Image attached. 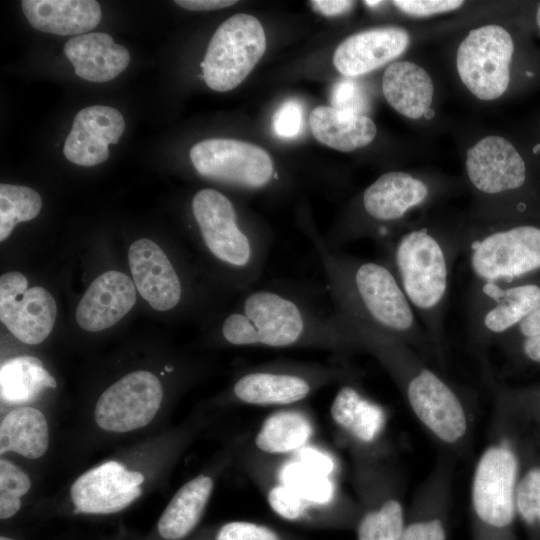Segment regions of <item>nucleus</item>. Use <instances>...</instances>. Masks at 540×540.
Here are the masks:
<instances>
[{
  "instance_id": "nucleus-1",
  "label": "nucleus",
  "mask_w": 540,
  "mask_h": 540,
  "mask_svg": "<svg viewBox=\"0 0 540 540\" xmlns=\"http://www.w3.org/2000/svg\"><path fill=\"white\" fill-rule=\"evenodd\" d=\"M326 275L334 312L403 342L421 356L434 347L393 271L383 261L362 259L330 247L308 233Z\"/></svg>"
},
{
  "instance_id": "nucleus-2",
  "label": "nucleus",
  "mask_w": 540,
  "mask_h": 540,
  "mask_svg": "<svg viewBox=\"0 0 540 540\" xmlns=\"http://www.w3.org/2000/svg\"><path fill=\"white\" fill-rule=\"evenodd\" d=\"M355 352L373 356L393 379L423 427L448 447L468 437L470 420L459 391L411 346L334 312Z\"/></svg>"
},
{
  "instance_id": "nucleus-3",
  "label": "nucleus",
  "mask_w": 540,
  "mask_h": 540,
  "mask_svg": "<svg viewBox=\"0 0 540 540\" xmlns=\"http://www.w3.org/2000/svg\"><path fill=\"white\" fill-rule=\"evenodd\" d=\"M221 339L235 347L308 348L344 356L354 353L334 320L298 293L277 287L249 288L220 325Z\"/></svg>"
},
{
  "instance_id": "nucleus-4",
  "label": "nucleus",
  "mask_w": 540,
  "mask_h": 540,
  "mask_svg": "<svg viewBox=\"0 0 540 540\" xmlns=\"http://www.w3.org/2000/svg\"><path fill=\"white\" fill-rule=\"evenodd\" d=\"M463 232L444 234L427 226L393 234L378 245L406 298L443 360L444 322L451 273L462 255Z\"/></svg>"
},
{
  "instance_id": "nucleus-5",
  "label": "nucleus",
  "mask_w": 540,
  "mask_h": 540,
  "mask_svg": "<svg viewBox=\"0 0 540 540\" xmlns=\"http://www.w3.org/2000/svg\"><path fill=\"white\" fill-rule=\"evenodd\" d=\"M191 207L202 243L229 284L241 293L253 287L267 261L268 235L241 219L235 204L218 190L198 191Z\"/></svg>"
},
{
  "instance_id": "nucleus-6",
  "label": "nucleus",
  "mask_w": 540,
  "mask_h": 540,
  "mask_svg": "<svg viewBox=\"0 0 540 540\" xmlns=\"http://www.w3.org/2000/svg\"><path fill=\"white\" fill-rule=\"evenodd\" d=\"M348 365L280 359L244 368L233 381L228 400L254 407L300 404L321 389L355 380Z\"/></svg>"
},
{
  "instance_id": "nucleus-7",
  "label": "nucleus",
  "mask_w": 540,
  "mask_h": 540,
  "mask_svg": "<svg viewBox=\"0 0 540 540\" xmlns=\"http://www.w3.org/2000/svg\"><path fill=\"white\" fill-rule=\"evenodd\" d=\"M518 479L519 460L508 441L493 442L482 451L471 481L473 540H501L512 526Z\"/></svg>"
},
{
  "instance_id": "nucleus-8",
  "label": "nucleus",
  "mask_w": 540,
  "mask_h": 540,
  "mask_svg": "<svg viewBox=\"0 0 540 540\" xmlns=\"http://www.w3.org/2000/svg\"><path fill=\"white\" fill-rule=\"evenodd\" d=\"M462 243L472 282L510 284L540 269V227H487L463 232Z\"/></svg>"
},
{
  "instance_id": "nucleus-9",
  "label": "nucleus",
  "mask_w": 540,
  "mask_h": 540,
  "mask_svg": "<svg viewBox=\"0 0 540 540\" xmlns=\"http://www.w3.org/2000/svg\"><path fill=\"white\" fill-rule=\"evenodd\" d=\"M266 50V36L260 21L238 13L215 31L201 63L203 79L217 92L237 87L253 70Z\"/></svg>"
},
{
  "instance_id": "nucleus-10",
  "label": "nucleus",
  "mask_w": 540,
  "mask_h": 540,
  "mask_svg": "<svg viewBox=\"0 0 540 540\" xmlns=\"http://www.w3.org/2000/svg\"><path fill=\"white\" fill-rule=\"evenodd\" d=\"M353 457L360 510L357 540H401L407 514L391 470L383 459Z\"/></svg>"
},
{
  "instance_id": "nucleus-11",
  "label": "nucleus",
  "mask_w": 540,
  "mask_h": 540,
  "mask_svg": "<svg viewBox=\"0 0 540 540\" xmlns=\"http://www.w3.org/2000/svg\"><path fill=\"white\" fill-rule=\"evenodd\" d=\"M189 156L202 177L245 191L262 190L280 177L263 148L240 140L206 139L196 143Z\"/></svg>"
},
{
  "instance_id": "nucleus-12",
  "label": "nucleus",
  "mask_w": 540,
  "mask_h": 540,
  "mask_svg": "<svg viewBox=\"0 0 540 540\" xmlns=\"http://www.w3.org/2000/svg\"><path fill=\"white\" fill-rule=\"evenodd\" d=\"M539 306L537 283L472 282L467 297L469 333L479 346L496 343Z\"/></svg>"
},
{
  "instance_id": "nucleus-13",
  "label": "nucleus",
  "mask_w": 540,
  "mask_h": 540,
  "mask_svg": "<svg viewBox=\"0 0 540 540\" xmlns=\"http://www.w3.org/2000/svg\"><path fill=\"white\" fill-rule=\"evenodd\" d=\"M514 43L499 25L471 30L458 47L456 65L467 89L480 100H495L507 90Z\"/></svg>"
},
{
  "instance_id": "nucleus-14",
  "label": "nucleus",
  "mask_w": 540,
  "mask_h": 540,
  "mask_svg": "<svg viewBox=\"0 0 540 540\" xmlns=\"http://www.w3.org/2000/svg\"><path fill=\"white\" fill-rule=\"evenodd\" d=\"M431 195L429 185L407 172L392 171L381 175L361 196L364 221L350 235L349 241L373 237L382 242L392 235L391 225L423 205Z\"/></svg>"
},
{
  "instance_id": "nucleus-15",
  "label": "nucleus",
  "mask_w": 540,
  "mask_h": 540,
  "mask_svg": "<svg viewBox=\"0 0 540 540\" xmlns=\"http://www.w3.org/2000/svg\"><path fill=\"white\" fill-rule=\"evenodd\" d=\"M163 399L160 380L151 372L129 373L107 388L99 397L94 419L109 432L140 429L155 417Z\"/></svg>"
},
{
  "instance_id": "nucleus-16",
  "label": "nucleus",
  "mask_w": 540,
  "mask_h": 540,
  "mask_svg": "<svg viewBox=\"0 0 540 540\" xmlns=\"http://www.w3.org/2000/svg\"><path fill=\"white\" fill-rule=\"evenodd\" d=\"M57 306L43 287H28L27 278L12 271L0 277V319L23 343L43 342L53 329Z\"/></svg>"
},
{
  "instance_id": "nucleus-17",
  "label": "nucleus",
  "mask_w": 540,
  "mask_h": 540,
  "mask_svg": "<svg viewBox=\"0 0 540 540\" xmlns=\"http://www.w3.org/2000/svg\"><path fill=\"white\" fill-rule=\"evenodd\" d=\"M330 415L353 456L384 458L387 412L359 388L356 379L341 384L331 403Z\"/></svg>"
},
{
  "instance_id": "nucleus-18",
  "label": "nucleus",
  "mask_w": 540,
  "mask_h": 540,
  "mask_svg": "<svg viewBox=\"0 0 540 540\" xmlns=\"http://www.w3.org/2000/svg\"><path fill=\"white\" fill-rule=\"evenodd\" d=\"M142 473L128 470L117 461L102 463L79 476L70 488L75 513L112 514L138 497Z\"/></svg>"
},
{
  "instance_id": "nucleus-19",
  "label": "nucleus",
  "mask_w": 540,
  "mask_h": 540,
  "mask_svg": "<svg viewBox=\"0 0 540 540\" xmlns=\"http://www.w3.org/2000/svg\"><path fill=\"white\" fill-rule=\"evenodd\" d=\"M466 173L482 195L500 196L521 188L526 165L516 148L505 138L488 136L467 150Z\"/></svg>"
},
{
  "instance_id": "nucleus-20",
  "label": "nucleus",
  "mask_w": 540,
  "mask_h": 540,
  "mask_svg": "<svg viewBox=\"0 0 540 540\" xmlns=\"http://www.w3.org/2000/svg\"><path fill=\"white\" fill-rule=\"evenodd\" d=\"M137 291L157 311L177 307L183 298L180 276L162 248L148 238L133 242L128 252Z\"/></svg>"
},
{
  "instance_id": "nucleus-21",
  "label": "nucleus",
  "mask_w": 540,
  "mask_h": 540,
  "mask_svg": "<svg viewBox=\"0 0 540 540\" xmlns=\"http://www.w3.org/2000/svg\"><path fill=\"white\" fill-rule=\"evenodd\" d=\"M125 129L122 114L108 106H90L75 116L63 154L80 166H95L109 157L110 144H117Z\"/></svg>"
},
{
  "instance_id": "nucleus-22",
  "label": "nucleus",
  "mask_w": 540,
  "mask_h": 540,
  "mask_svg": "<svg viewBox=\"0 0 540 540\" xmlns=\"http://www.w3.org/2000/svg\"><path fill=\"white\" fill-rule=\"evenodd\" d=\"M410 36L400 27H380L347 37L336 48L333 64L346 77L367 74L399 57Z\"/></svg>"
},
{
  "instance_id": "nucleus-23",
  "label": "nucleus",
  "mask_w": 540,
  "mask_h": 540,
  "mask_svg": "<svg viewBox=\"0 0 540 540\" xmlns=\"http://www.w3.org/2000/svg\"><path fill=\"white\" fill-rule=\"evenodd\" d=\"M136 302V287L126 274L109 270L88 287L76 308L78 325L90 332L107 329L119 322Z\"/></svg>"
},
{
  "instance_id": "nucleus-24",
  "label": "nucleus",
  "mask_w": 540,
  "mask_h": 540,
  "mask_svg": "<svg viewBox=\"0 0 540 540\" xmlns=\"http://www.w3.org/2000/svg\"><path fill=\"white\" fill-rule=\"evenodd\" d=\"M315 434L316 423L307 408L281 407L262 421L249 449L266 457H289L310 445Z\"/></svg>"
},
{
  "instance_id": "nucleus-25",
  "label": "nucleus",
  "mask_w": 540,
  "mask_h": 540,
  "mask_svg": "<svg viewBox=\"0 0 540 540\" xmlns=\"http://www.w3.org/2000/svg\"><path fill=\"white\" fill-rule=\"evenodd\" d=\"M64 53L80 78L102 83L116 78L130 62V53L106 33H86L70 38Z\"/></svg>"
},
{
  "instance_id": "nucleus-26",
  "label": "nucleus",
  "mask_w": 540,
  "mask_h": 540,
  "mask_svg": "<svg viewBox=\"0 0 540 540\" xmlns=\"http://www.w3.org/2000/svg\"><path fill=\"white\" fill-rule=\"evenodd\" d=\"M21 8L32 27L60 36L86 34L101 20L95 0H23Z\"/></svg>"
},
{
  "instance_id": "nucleus-27",
  "label": "nucleus",
  "mask_w": 540,
  "mask_h": 540,
  "mask_svg": "<svg viewBox=\"0 0 540 540\" xmlns=\"http://www.w3.org/2000/svg\"><path fill=\"white\" fill-rule=\"evenodd\" d=\"M449 471L447 463H441L422 486L407 515L401 540H448Z\"/></svg>"
},
{
  "instance_id": "nucleus-28",
  "label": "nucleus",
  "mask_w": 540,
  "mask_h": 540,
  "mask_svg": "<svg viewBox=\"0 0 540 540\" xmlns=\"http://www.w3.org/2000/svg\"><path fill=\"white\" fill-rule=\"evenodd\" d=\"M382 90L397 112L418 119L430 109L434 86L425 69L410 61L391 63L383 74Z\"/></svg>"
},
{
  "instance_id": "nucleus-29",
  "label": "nucleus",
  "mask_w": 540,
  "mask_h": 540,
  "mask_svg": "<svg viewBox=\"0 0 540 540\" xmlns=\"http://www.w3.org/2000/svg\"><path fill=\"white\" fill-rule=\"evenodd\" d=\"M212 475L199 474L173 496L159 518L157 529L165 540H182L201 520L214 489Z\"/></svg>"
},
{
  "instance_id": "nucleus-30",
  "label": "nucleus",
  "mask_w": 540,
  "mask_h": 540,
  "mask_svg": "<svg viewBox=\"0 0 540 540\" xmlns=\"http://www.w3.org/2000/svg\"><path fill=\"white\" fill-rule=\"evenodd\" d=\"M314 137L322 144L342 152L368 145L376 136V126L366 115L317 106L309 116Z\"/></svg>"
},
{
  "instance_id": "nucleus-31",
  "label": "nucleus",
  "mask_w": 540,
  "mask_h": 540,
  "mask_svg": "<svg viewBox=\"0 0 540 540\" xmlns=\"http://www.w3.org/2000/svg\"><path fill=\"white\" fill-rule=\"evenodd\" d=\"M49 429L44 414L32 407H17L0 424V453L15 452L29 459L45 454Z\"/></svg>"
},
{
  "instance_id": "nucleus-32",
  "label": "nucleus",
  "mask_w": 540,
  "mask_h": 540,
  "mask_svg": "<svg viewBox=\"0 0 540 540\" xmlns=\"http://www.w3.org/2000/svg\"><path fill=\"white\" fill-rule=\"evenodd\" d=\"M54 377L36 357L23 355L5 361L0 368V396L6 405L35 401L45 388H56Z\"/></svg>"
},
{
  "instance_id": "nucleus-33",
  "label": "nucleus",
  "mask_w": 540,
  "mask_h": 540,
  "mask_svg": "<svg viewBox=\"0 0 540 540\" xmlns=\"http://www.w3.org/2000/svg\"><path fill=\"white\" fill-rule=\"evenodd\" d=\"M42 207L40 195L32 188L1 183L0 241H4L19 222L35 218Z\"/></svg>"
},
{
  "instance_id": "nucleus-34",
  "label": "nucleus",
  "mask_w": 540,
  "mask_h": 540,
  "mask_svg": "<svg viewBox=\"0 0 540 540\" xmlns=\"http://www.w3.org/2000/svg\"><path fill=\"white\" fill-rule=\"evenodd\" d=\"M31 488L29 476L6 459L0 460V518H11L21 508V497Z\"/></svg>"
},
{
  "instance_id": "nucleus-35",
  "label": "nucleus",
  "mask_w": 540,
  "mask_h": 540,
  "mask_svg": "<svg viewBox=\"0 0 540 540\" xmlns=\"http://www.w3.org/2000/svg\"><path fill=\"white\" fill-rule=\"evenodd\" d=\"M517 515L528 526L540 527V466L528 469L515 490Z\"/></svg>"
},
{
  "instance_id": "nucleus-36",
  "label": "nucleus",
  "mask_w": 540,
  "mask_h": 540,
  "mask_svg": "<svg viewBox=\"0 0 540 540\" xmlns=\"http://www.w3.org/2000/svg\"><path fill=\"white\" fill-rule=\"evenodd\" d=\"M331 104V107L338 111L365 115L368 98L359 83L351 79H342L332 87Z\"/></svg>"
},
{
  "instance_id": "nucleus-37",
  "label": "nucleus",
  "mask_w": 540,
  "mask_h": 540,
  "mask_svg": "<svg viewBox=\"0 0 540 540\" xmlns=\"http://www.w3.org/2000/svg\"><path fill=\"white\" fill-rule=\"evenodd\" d=\"M214 540H283L271 527L250 521H231L222 525Z\"/></svg>"
},
{
  "instance_id": "nucleus-38",
  "label": "nucleus",
  "mask_w": 540,
  "mask_h": 540,
  "mask_svg": "<svg viewBox=\"0 0 540 540\" xmlns=\"http://www.w3.org/2000/svg\"><path fill=\"white\" fill-rule=\"evenodd\" d=\"M273 129L277 136L293 138L297 136L303 125V113L300 104L295 100L284 102L273 116Z\"/></svg>"
},
{
  "instance_id": "nucleus-39",
  "label": "nucleus",
  "mask_w": 540,
  "mask_h": 540,
  "mask_svg": "<svg viewBox=\"0 0 540 540\" xmlns=\"http://www.w3.org/2000/svg\"><path fill=\"white\" fill-rule=\"evenodd\" d=\"M392 3L402 12L415 17L445 13L464 4L461 0H396Z\"/></svg>"
},
{
  "instance_id": "nucleus-40",
  "label": "nucleus",
  "mask_w": 540,
  "mask_h": 540,
  "mask_svg": "<svg viewBox=\"0 0 540 540\" xmlns=\"http://www.w3.org/2000/svg\"><path fill=\"white\" fill-rule=\"evenodd\" d=\"M517 335L521 339L540 335V306L529 313L516 328L506 335ZM504 337V336H503Z\"/></svg>"
},
{
  "instance_id": "nucleus-41",
  "label": "nucleus",
  "mask_w": 540,
  "mask_h": 540,
  "mask_svg": "<svg viewBox=\"0 0 540 540\" xmlns=\"http://www.w3.org/2000/svg\"><path fill=\"white\" fill-rule=\"evenodd\" d=\"M311 6L325 16H335L349 11L353 6V1L344 0H314L310 1Z\"/></svg>"
},
{
  "instance_id": "nucleus-42",
  "label": "nucleus",
  "mask_w": 540,
  "mask_h": 540,
  "mask_svg": "<svg viewBox=\"0 0 540 540\" xmlns=\"http://www.w3.org/2000/svg\"><path fill=\"white\" fill-rule=\"evenodd\" d=\"M180 7L190 11H210L232 6L234 0H176Z\"/></svg>"
},
{
  "instance_id": "nucleus-43",
  "label": "nucleus",
  "mask_w": 540,
  "mask_h": 540,
  "mask_svg": "<svg viewBox=\"0 0 540 540\" xmlns=\"http://www.w3.org/2000/svg\"><path fill=\"white\" fill-rule=\"evenodd\" d=\"M521 350L527 359L540 363V335L521 339Z\"/></svg>"
},
{
  "instance_id": "nucleus-44",
  "label": "nucleus",
  "mask_w": 540,
  "mask_h": 540,
  "mask_svg": "<svg viewBox=\"0 0 540 540\" xmlns=\"http://www.w3.org/2000/svg\"><path fill=\"white\" fill-rule=\"evenodd\" d=\"M364 3L369 7H376L382 4V1H365Z\"/></svg>"
},
{
  "instance_id": "nucleus-45",
  "label": "nucleus",
  "mask_w": 540,
  "mask_h": 540,
  "mask_svg": "<svg viewBox=\"0 0 540 540\" xmlns=\"http://www.w3.org/2000/svg\"><path fill=\"white\" fill-rule=\"evenodd\" d=\"M536 22H537V25H538V28H539V34H540V5L537 9V13H536Z\"/></svg>"
},
{
  "instance_id": "nucleus-46",
  "label": "nucleus",
  "mask_w": 540,
  "mask_h": 540,
  "mask_svg": "<svg viewBox=\"0 0 540 540\" xmlns=\"http://www.w3.org/2000/svg\"><path fill=\"white\" fill-rule=\"evenodd\" d=\"M0 540H13V539L8 538V537H6V536H1V537H0Z\"/></svg>"
},
{
  "instance_id": "nucleus-47",
  "label": "nucleus",
  "mask_w": 540,
  "mask_h": 540,
  "mask_svg": "<svg viewBox=\"0 0 540 540\" xmlns=\"http://www.w3.org/2000/svg\"><path fill=\"white\" fill-rule=\"evenodd\" d=\"M538 151H540V145H537V146L535 147V149H534V152H538Z\"/></svg>"
}]
</instances>
